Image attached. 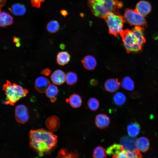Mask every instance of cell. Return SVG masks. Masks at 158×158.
I'll return each mask as SVG.
<instances>
[{"label":"cell","instance_id":"f546056e","mask_svg":"<svg viewBox=\"0 0 158 158\" xmlns=\"http://www.w3.org/2000/svg\"><path fill=\"white\" fill-rule=\"evenodd\" d=\"M78 157V155L76 153H69L65 149L61 150L59 152L58 157L76 158Z\"/></svg>","mask_w":158,"mask_h":158},{"label":"cell","instance_id":"7c38bea8","mask_svg":"<svg viewBox=\"0 0 158 158\" xmlns=\"http://www.w3.org/2000/svg\"><path fill=\"white\" fill-rule=\"evenodd\" d=\"M151 10V6L148 2L145 1H141L137 4L135 10L144 16L148 14Z\"/></svg>","mask_w":158,"mask_h":158},{"label":"cell","instance_id":"d590c367","mask_svg":"<svg viewBox=\"0 0 158 158\" xmlns=\"http://www.w3.org/2000/svg\"><path fill=\"white\" fill-rule=\"evenodd\" d=\"M6 0H0V8L2 7L5 5Z\"/></svg>","mask_w":158,"mask_h":158},{"label":"cell","instance_id":"30bf717a","mask_svg":"<svg viewBox=\"0 0 158 158\" xmlns=\"http://www.w3.org/2000/svg\"><path fill=\"white\" fill-rule=\"evenodd\" d=\"M110 122L109 117L104 114H99L97 115L95 120V123L98 128L103 129L107 128Z\"/></svg>","mask_w":158,"mask_h":158},{"label":"cell","instance_id":"8992f818","mask_svg":"<svg viewBox=\"0 0 158 158\" xmlns=\"http://www.w3.org/2000/svg\"><path fill=\"white\" fill-rule=\"evenodd\" d=\"M123 17L125 21L131 25L142 27L146 25V22L144 16L135 10L126 9Z\"/></svg>","mask_w":158,"mask_h":158},{"label":"cell","instance_id":"4fadbf2b","mask_svg":"<svg viewBox=\"0 0 158 158\" xmlns=\"http://www.w3.org/2000/svg\"><path fill=\"white\" fill-rule=\"evenodd\" d=\"M66 74L62 71L57 70L51 74V79L52 82L56 85H61L65 81Z\"/></svg>","mask_w":158,"mask_h":158},{"label":"cell","instance_id":"e0dca14e","mask_svg":"<svg viewBox=\"0 0 158 158\" xmlns=\"http://www.w3.org/2000/svg\"><path fill=\"white\" fill-rule=\"evenodd\" d=\"M125 150L121 144L114 143L111 145L107 149V153L109 156L114 158L123 150Z\"/></svg>","mask_w":158,"mask_h":158},{"label":"cell","instance_id":"cb8c5ba5","mask_svg":"<svg viewBox=\"0 0 158 158\" xmlns=\"http://www.w3.org/2000/svg\"><path fill=\"white\" fill-rule=\"evenodd\" d=\"M126 97L125 95L121 92H118L115 93L113 97L114 103L117 106H120L125 102Z\"/></svg>","mask_w":158,"mask_h":158},{"label":"cell","instance_id":"d6a6232c","mask_svg":"<svg viewBox=\"0 0 158 158\" xmlns=\"http://www.w3.org/2000/svg\"><path fill=\"white\" fill-rule=\"evenodd\" d=\"M51 73L50 70L48 68L42 70L41 72V73L44 75L48 76Z\"/></svg>","mask_w":158,"mask_h":158},{"label":"cell","instance_id":"7a4b0ae2","mask_svg":"<svg viewBox=\"0 0 158 158\" xmlns=\"http://www.w3.org/2000/svg\"><path fill=\"white\" fill-rule=\"evenodd\" d=\"M144 28L135 26L133 29L123 30L120 35L123 45L128 53H136L140 51L145 42Z\"/></svg>","mask_w":158,"mask_h":158},{"label":"cell","instance_id":"d4e9b609","mask_svg":"<svg viewBox=\"0 0 158 158\" xmlns=\"http://www.w3.org/2000/svg\"><path fill=\"white\" fill-rule=\"evenodd\" d=\"M121 85L123 88L128 91L133 90L134 88V83L129 77H126L123 79Z\"/></svg>","mask_w":158,"mask_h":158},{"label":"cell","instance_id":"8d00e7d4","mask_svg":"<svg viewBox=\"0 0 158 158\" xmlns=\"http://www.w3.org/2000/svg\"><path fill=\"white\" fill-rule=\"evenodd\" d=\"M91 84L92 85H96L97 84V82L95 79H92L91 81Z\"/></svg>","mask_w":158,"mask_h":158},{"label":"cell","instance_id":"ac0fdd59","mask_svg":"<svg viewBox=\"0 0 158 158\" xmlns=\"http://www.w3.org/2000/svg\"><path fill=\"white\" fill-rule=\"evenodd\" d=\"M13 22L12 17L5 11L0 13V26L3 27L12 24Z\"/></svg>","mask_w":158,"mask_h":158},{"label":"cell","instance_id":"52a82bcc","mask_svg":"<svg viewBox=\"0 0 158 158\" xmlns=\"http://www.w3.org/2000/svg\"><path fill=\"white\" fill-rule=\"evenodd\" d=\"M15 116L16 120L19 123L23 124L27 122L29 118L27 107L23 104L17 106L15 110Z\"/></svg>","mask_w":158,"mask_h":158},{"label":"cell","instance_id":"5b68a950","mask_svg":"<svg viewBox=\"0 0 158 158\" xmlns=\"http://www.w3.org/2000/svg\"><path fill=\"white\" fill-rule=\"evenodd\" d=\"M107 23L109 33L117 37L123 30V24L125 22L123 17L118 13L111 12L104 18Z\"/></svg>","mask_w":158,"mask_h":158},{"label":"cell","instance_id":"4316f807","mask_svg":"<svg viewBox=\"0 0 158 158\" xmlns=\"http://www.w3.org/2000/svg\"><path fill=\"white\" fill-rule=\"evenodd\" d=\"M59 24L58 21L56 20H52L50 21L47 25V30L51 33L57 32L59 30Z\"/></svg>","mask_w":158,"mask_h":158},{"label":"cell","instance_id":"5bb4252c","mask_svg":"<svg viewBox=\"0 0 158 158\" xmlns=\"http://www.w3.org/2000/svg\"><path fill=\"white\" fill-rule=\"evenodd\" d=\"M120 83L117 78L108 79L105 82L104 87L106 90L110 92H114L116 91L119 88Z\"/></svg>","mask_w":158,"mask_h":158},{"label":"cell","instance_id":"277c9868","mask_svg":"<svg viewBox=\"0 0 158 158\" xmlns=\"http://www.w3.org/2000/svg\"><path fill=\"white\" fill-rule=\"evenodd\" d=\"M3 90L6 95L5 103L11 105H13L20 99L25 97L28 92L27 89L8 80L4 85Z\"/></svg>","mask_w":158,"mask_h":158},{"label":"cell","instance_id":"9a60e30c","mask_svg":"<svg viewBox=\"0 0 158 158\" xmlns=\"http://www.w3.org/2000/svg\"><path fill=\"white\" fill-rule=\"evenodd\" d=\"M136 144L137 148L139 151L143 152L147 151L150 147L149 141L145 137H141L137 139Z\"/></svg>","mask_w":158,"mask_h":158},{"label":"cell","instance_id":"8fae6325","mask_svg":"<svg viewBox=\"0 0 158 158\" xmlns=\"http://www.w3.org/2000/svg\"><path fill=\"white\" fill-rule=\"evenodd\" d=\"M45 124L47 128L51 131L55 132L60 127V120L57 116H51L47 119L45 121Z\"/></svg>","mask_w":158,"mask_h":158},{"label":"cell","instance_id":"484cf974","mask_svg":"<svg viewBox=\"0 0 158 158\" xmlns=\"http://www.w3.org/2000/svg\"><path fill=\"white\" fill-rule=\"evenodd\" d=\"M107 156L105 149L100 146L96 147L94 149L93 153V157L95 158H104Z\"/></svg>","mask_w":158,"mask_h":158},{"label":"cell","instance_id":"603a6c76","mask_svg":"<svg viewBox=\"0 0 158 158\" xmlns=\"http://www.w3.org/2000/svg\"><path fill=\"white\" fill-rule=\"evenodd\" d=\"M70 59V56L67 51L60 52L58 53L57 56V63L60 65L63 66L67 64Z\"/></svg>","mask_w":158,"mask_h":158},{"label":"cell","instance_id":"3957f363","mask_svg":"<svg viewBox=\"0 0 158 158\" xmlns=\"http://www.w3.org/2000/svg\"><path fill=\"white\" fill-rule=\"evenodd\" d=\"M88 5L95 16L104 18L111 12L118 13L123 6L118 0H88Z\"/></svg>","mask_w":158,"mask_h":158},{"label":"cell","instance_id":"f1b7e54d","mask_svg":"<svg viewBox=\"0 0 158 158\" xmlns=\"http://www.w3.org/2000/svg\"><path fill=\"white\" fill-rule=\"evenodd\" d=\"M87 105L89 108L92 111H95L99 108V103L98 100L96 98L92 97L88 100Z\"/></svg>","mask_w":158,"mask_h":158},{"label":"cell","instance_id":"74e56055","mask_svg":"<svg viewBox=\"0 0 158 158\" xmlns=\"http://www.w3.org/2000/svg\"><path fill=\"white\" fill-rule=\"evenodd\" d=\"M1 12V10L0 9V13Z\"/></svg>","mask_w":158,"mask_h":158},{"label":"cell","instance_id":"6da1fadb","mask_svg":"<svg viewBox=\"0 0 158 158\" xmlns=\"http://www.w3.org/2000/svg\"><path fill=\"white\" fill-rule=\"evenodd\" d=\"M29 136L30 147L39 153L50 151L57 142L56 135L51 131L42 128L30 130Z\"/></svg>","mask_w":158,"mask_h":158},{"label":"cell","instance_id":"2e32d148","mask_svg":"<svg viewBox=\"0 0 158 158\" xmlns=\"http://www.w3.org/2000/svg\"><path fill=\"white\" fill-rule=\"evenodd\" d=\"M81 61L84 68L88 70L94 69L97 65L95 59L91 55L85 56Z\"/></svg>","mask_w":158,"mask_h":158},{"label":"cell","instance_id":"836d02e7","mask_svg":"<svg viewBox=\"0 0 158 158\" xmlns=\"http://www.w3.org/2000/svg\"><path fill=\"white\" fill-rule=\"evenodd\" d=\"M13 41L17 43V44H16V45L17 47H19L20 46V43L19 42V41H20L19 39H18V38H17L16 37H15L14 38Z\"/></svg>","mask_w":158,"mask_h":158},{"label":"cell","instance_id":"7402d4cb","mask_svg":"<svg viewBox=\"0 0 158 158\" xmlns=\"http://www.w3.org/2000/svg\"><path fill=\"white\" fill-rule=\"evenodd\" d=\"M9 10L14 15L16 16L23 15L25 13L26 11L25 6L19 3L14 4L9 8Z\"/></svg>","mask_w":158,"mask_h":158},{"label":"cell","instance_id":"e575fe53","mask_svg":"<svg viewBox=\"0 0 158 158\" xmlns=\"http://www.w3.org/2000/svg\"><path fill=\"white\" fill-rule=\"evenodd\" d=\"M60 13L64 17H66L68 14V12L67 11L65 10H61L60 11Z\"/></svg>","mask_w":158,"mask_h":158},{"label":"cell","instance_id":"83f0119b","mask_svg":"<svg viewBox=\"0 0 158 158\" xmlns=\"http://www.w3.org/2000/svg\"><path fill=\"white\" fill-rule=\"evenodd\" d=\"M78 77L76 73L72 72H68L66 75L65 81L68 85L74 84L77 81Z\"/></svg>","mask_w":158,"mask_h":158},{"label":"cell","instance_id":"d6986e66","mask_svg":"<svg viewBox=\"0 0 158 158\" xmlns=\"http://www.w3.org/2000/svg\"><path fill=\"white\" fill-rule=\"evenodd\" d=\"M67 100L70 106L73 108H79L81 107L82 104L81 97L76 93L71 95Z\"/></svg>","mask_w":158,"mask_h":158},{"label":"cell","instance_id":"1f68e13d","mask_svg":"<svg viewBox=\"0 0 158 158\" xmlns=\"http://www.w3.org/2000/svg\"><path fill=\"white\" fill-rule=\"evenodd\" d=\"M45 0H31L32 6L37 8H40L41 4Z\"/></svg>","mask_w":158,"mask_h":158},{"label":"cell","instance_id":"ba28073f","mask_svg":"<svg viewBox=\"0 0 158 158\" xmlns=\"http://www.w3.org/2000/svg\"><path fill=\"white\" fill-rule=\"evenodd\" d=\"M137 139L135 137L125 136L121 138L120 142L125 150L132 151L137 149L136 144Z\"/></svg>","mask_w":158,"mask_h":158},{"label":"cell","instance_id":"9c48e42d","mask_svg":"<svg viewBox=\"0 0 158 158\" xmlns=\"http://www.w3.org/2000/svg\"><path fill=\"white\" fill-rule=\"evenodd\" d=\"M50 84L49 80L47 78L42 76L37 78L35 83L36 89L38 92L41 93L45 92Z\"/></svg>","mask_w":158,"mask_h":158},{"label":"cell","instance_id":"44dd1931","mask_svg":"<svg viewBox=\"0 0 158 158\" xmlns=\"http://www.w3.org/2000/svg\"><path fill=\"white\" fill-rule=\"evenodd\" d=\"M45 92L47 96L50 99L51 102H54L56 100V97L58 92L57 87L54 84H50Z\"/></svg>","mask_w":158,"mask_h":158},{"label":"cell","instance_id":"ffe728a7","mask_svg":"<svg viewBox=\"0 0 158 158\" xmlns=\"http://www.w3.org/2000/svg\"><path fill=\"white\" fill-rule=\"evenodd\" d=\"M127 130L128 135L129 136L135 137L140 133V126L137 122H133L128 125Z\"/></svg>","mask_w":158,"mask_h":158},{"label":"cell","instance_id":"4dcf8cb0","mask_svg":"<svg viewBox=\"0 0 158 158\" xmlns=\"http://www.w3.org/2000/svg\"><path fill=\"white\" fill-rule=\"evenodd\" d=\"M126 154L127 158L142 157V155L137 149L132 151L126 150Z\"/></svg>","mask_w":158,"mask_h":158}]
</instances>
